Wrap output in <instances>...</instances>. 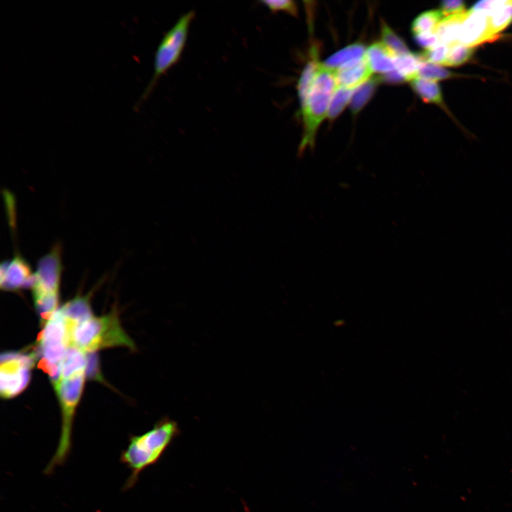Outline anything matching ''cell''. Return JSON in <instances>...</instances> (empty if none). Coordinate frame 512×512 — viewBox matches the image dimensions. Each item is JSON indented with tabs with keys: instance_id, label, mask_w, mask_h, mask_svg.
Instances as JSON below:
<instances>
[{
	"instance_id": "6da1fadb",
	"label": "cell",
	"mask_w": 512,
	"mask_h": 512,
	"mask_svg": "<svg viewBox=\"0 0 512 512\" xmlns=\"http://www.w3.org/2000/svg\"><path fill=\"white\" fill-rule=\"evenodd\" d=\"M179 434L178 424L164 417L144 434L132 435L119 458L120 462L130 471L123 489H132L137 482L141 472L156 464Z\"/></svg>"
},
{
	"instance_id": "7a4b0ae2",
	"label": "cell",
	"mask_w": 512,
	"mask_h": 512,
	"mask_svg": "<svg viewBox=\"0 0 512 512\" xmlns=\"http://www.w3.org/2000/svg\"><path fill=\"white\" fill-rule=\"evenodd\" d=\"M337 87L336 70L321 63L306 95L300 101L304 132L299 146V154L306 148L314 146L317 129L328 115L331 100Z\"/></svg>"
},
{
	"instance_id": "3957f363",
	"label": "cell",
	"mask_w": 512,
	"mask_h": 512,
	"mask_svg": "<svg viewBox=\"0 0 512 512\" xmlns=\"http://www.w3.org/2000/svg\"><path fill=\"white\" fill-rule=\"evenodd\" d=\"M71 345L85 353L115 346L135 348L133 341L122 329L114 309L106 315L92 316L77 326L72 333Z\"/></svg>"
},
{
	"instance_id": "277c9868",
	"label": "cell",
	"mask_w": 512,
	"mask_h": 512,
	"mask_svg": "<svg viewBox=\"0 0 512 512\" xmlns=\"http://www.w3.org/2000/svg\"><path fill=\"white\" fill-rule=\"evenodd\" d=\"M85 375V369L80 370L67 378L60 380L54 387L60 401L62 425L58 444L46 466V474H50L57 466L63 465L70 454L73 423L82 393Z\"/></svg>"
},
{
	"instance_id": "5b68a950",
	"label": "cell",
	"mask_w": 512,
	"mask_h": 512,
	"mask_svg": "<svg viewBox=\"0 0 512 512\" xmlns=\"http://www.w3.org/2000/svg\"><path fill=\"white\" fill-rule=\"evenodd\" d=\"M194 16L193 11L185 13L164 35L154 55L152 78L138 101L137 107L149 96L160 78L179 60Z\"/></svg>"
},
{
	"instance_id": "8992f818",
	"label": "cell",
	"mask_w": 512,
	"mask_h": 512,
	"mask_svg": "<svg viewBox=\"0 0 512 512\" xmlns=\"http://www.w3.org/2000/svg\"><path fill=\"white\" fill-rule=\"evenodd\" d=\"M61 255V246L56 244L38 260L31 288L34 305L43 307L58 305L63 267Z\"/></svg>"
},
{
	"instance_id": "52a82bcc",
	"label": "cell",
	"mask_w": 512,
	"mask_h": 512,
	"mask_svg": "<svg viewBox=\"0 0 512 512\" xmlns=\"http://www.w3.org/2000/svg\"><path fill=\"white\" fill-rule=\"evenodd\" d=\"M36 351H9L1 353L0 393L2 398H12L28 386L31 369L36 360Z\"/></svg>"
},
{
	"instance_id": "ba28073f",
	"label": "cell",
	"mask_w": 512,
	"mask_h": 512,
	"mask_svg": "<svg viewBox=\"0 0 512 512\" xmlns=\"http://www.w3.org/2000/svg\"><path fill=\"white\" fill-rule=\"evenodd\" d=\"M33 273L28 262L18 252H16L11 260L4 261L1 265V289L7 292L31 289Z\"/></svg>"
},
{
	"instance_id": "9c48e42d",
	"label": "cell",
	"mask_w": 512,
	"mask_h": 512,
	"mask_svg": "<svg viewBox=\"0 0 512 512\" xmlns=\"http://www.w3.org/2000/svg\"><path fill=\"white\" fill-rule=\"evenodd\" d=\"M494 38L489 16L481 12L468 11L461 27L459 43L473 48Z\"/></svg>"
},
{
	"instance_id": "30bf717a",
	"label": "cell",
	"mask_w": 512,
	"mask_h": 512,
	"mask_svg": "<svg viewBox=\"0 0 512 512\" xmlns=\"http://www.w3.org/2000/svg\"><path fill=\"white\" fill-rule=\"evenodd\" d=\"M373 74L366 55L336 70L338 87L356 89L368 80Z\"/></svg>"
},
{
	"instance_id": "8fae6325",
	"label": "cell",
	"mask_w": 512,
	"mask_h": 512,
	"mask_svg": "<svg viewBox=\"0 0 512 512\" xmlns=\"http://www.w3.org/2000/svg\"><path fill=\"white\" fill-rule=\"evenodd\" d=\"M90 299V294L77 295L60 309L71 334L77 326L92 317Z\"/></svg>"
},
{
	"instance_id": "7c38bea8",
	"label": "cell",
	"mask_w": 512,
	"mask_h": 512,
	"mask_svg": "<svg viewBox=\"0 0 512 512\" xmlns=\"http://www.w3.org/2000/svg\"><path fill=\"white\" fill-rule=\"evenodd\" d=\"M365 55L373 73L385 74L395 69L397 55L382 42L371 44Z\"/></svg>"
},
{
	"instance_id": "4fadbf2b",
	"label": "cell",
	"mask_w": 512,
	"mask_h": 512,
	"mask_svg": "<svg viewBox=\"0 0 512 512\" xmlns=\"http://www.w3.org/2000/svg\"><path fill=\"white\" fill-rule=\"evenodd\" d=\"M464 13L443 18L438 24L435 33L439 42L449 46L459 43L462 23L467 14Z\"/></svg>"
},
{
	"instance_id": "5bb4252c",
	"label": "cell",
	"mask_w": 512,
	"mask_h": 512,
	"mask_svg": "<svg viewBox=\"0 0 512 512\" xmlns=\"http://www.w3.org/2000/svg\"><path fill=\"white\" fill-rule=\"evenodd\" d=\"M85 353L75 346H70L60 363V379L67 378L86 368Z\"/></svg>"
},
{
	"instance_id": "9a60e30c",
	"label": "cell",
	"mask_w": 512,
	"mask_h": 512,
	"mask_svg": "<svg viewBox=\"0 0 512 512\" xmlns=\"http://www.w3.org/2000/svg\"><path fill=\"white\" fill-rule=\"evenodd\" d=\"M366 49L361 43H353L334 53L322 64L329 68L338 70L344 65L365 55Z\"/></svg>"
},
{
	"instance_id": "2e32d148",
	"label": "cell",
	"mask_w": 512,
	"mask_h": 512,
	"mask_svg": "<svg viewBox=\"0 0 512 512\" xmlns=\"http://www.w3.org/2000/svg\"><path fill=\"white\" fill-rule=\"evenodd\" d=\"M413 90L426 102L442 105L443 104L442 95L438 83L420 78H416L410 81Z\"/></svg>"
},
{
	"instance_id": "e0dca14e",
	"label": "cell",
	"mask_w": 512,
	"mask_h": 512,
	"mask_svg": "<svg viewBox=\"0 0 512 512\" xmlns=\"http://www.w3.org/2000/svg\"><path fill=\"white\" fill-rule=\"evenodd\" d=\"M425 62L421 54L408 53L395 58V69L405 80L411 81L418 78L419 70Z\"/></svg>"
},
{
	"instance_id": "ac0fdd59",
	"label": "cell",
	"mask_w": 512,
	"mask_h": 512,
	"mask_svg": "<svg viewBox=\"0 0 512 512\" xmlns=\"http://www.w3.org/2000/svg\"><path fill=\"white\" fill-rule=\"evenodd\" d=\"M443 18L444 17L440 9L424 11L413 21L412 32L415 36L434 33Z\"/></svg>"
},
{
	"instance_id": "d6986e66",
	"label": "cell",
	"mask_w": 512,
	"mask_h": 512,
	"mask_svg": "<svg viewBox=\"0 0 512 512\" xmlns=\"http://www.w3.org/2000/svg\"><path fill=\"white\" fill-rule=\"evenodd\" d=\"M380 82V77H371L355 90L351 100V110L353 114L358 112L366 105Z\"/></svg>"
},
{
	"instance_id": "ffe728a7",
	"label": "cell",
	"mask_w": 512,
	"mask_h": 512,
	"mask_svg": "<svg viewBox=\"0 0 512 512\" xmlns=\"http://www.w3.org/2000/svg\"><path fill=\"white\" fill-rule=\"evenodd\" d=\"M312 51L311 58L304 67L297 83V91L300 101L306 95L321 64L317 60L316 50Z\"/></svg>"
},
{
	"instance_id": "44dd1931",
	"label": "cell",
	"mask_w": 512,
	"mask_h": 512,
	"mask_svg": "<svg viewBox=\"0 0 512 512\" xmlns=\"http://www.w3.org/2000/svg\"><path fill=\"white\" fill-rule=\"evenodd\" d=\"M488 16L491 33L496 37L512 22V0H507Z\"/></svg>"
},
{
	"instance_id": "7402d4cb",
	"label": "cell",
	"mask_w": 512,
	"mask_h": 512,
	"mask_svg": "<svg viewBox=\"0 0 512 512\" xmlns=\"http://www.w3.org/2000/svg\"><path fill=\"white\" fill-rule=\"evenodd\" d=\"M355 90L356 89L337 87L331 98L327 115L330 119L336 118L343 111L347 104L351 102Z\"/></svg>"
},
{
	"instance_id": "603a6c76",
	"label": "cell",
	"mask_w": 512,
	"mask_h": 512,
	"mask_svg": "<svg viewBox=\"0 0 512 512\" xmlns=\"http://www.w3.org/2000/svg\"><path fill=\"white\" fill-rule=\"evenodd\" d=\"M382 43L389 48L397 56L410 53L403 40L385 22L381 27Z\"/></svg>"
},
{
	"instance_id": "cb8c5ba5",
	"label": "cell",
	"mask_w": 512,
	"mask_h": 512,
	"mask_svg": "<svg viewBox=\"0 0 512 512\" xmlns=\"http://www.w3.org/2000/svg\"><path fill=\"white\" fill-rule=\"evenodd\" d=\"M474 48L457 43L449 46L447 57L443 65L458 66L469 60Z\"/></svg>"
},
{
	"instance_id": "d4e9b609",
	"label": "cell",
	"mask_w": 512,
	"mask_h": 512,
	"mask_svg": "<svg viewBox=\"0 0 512 512\" xmlns=\"http://www.w3.org/2000/svg\"><path fill=\"white\" fill-rule=\"evenodd\" d=\"M456 76L454 73L444 68L439 65L424 62L418 73V78L432 80L438 81L445 80Z\"/></svg>"
},
{
	"instance_id": "484cf974",
	"label": "cell",
	"mask_w": 512,
	"mask_h": 512,
	"mask_svg": "<svg viewBox=\"0 0 512 512\" xmlns=\"http://www.w3.org/2000/svg\"><path fill=\"white\" fill-rule=\"evenodd\" d=\"M449 49V46L439 43L434 47L426 50L421 55L425 62L443 65L447 57Z\"/></svg>"
},
{
	"instance_id": "4316f807",
	"label": "cell",
	"mask_w": 512,
	"mask_h": 512,
	"mask_svg": "<svg viewBox=\"0 0 512 512\" xmlns=\"http://www.w3.org/2000/svg\"><path fill=\"white\" fill-rule=\"evenodd\" d=\"M273 13L284 11L292 16H297L298 9L296 3L289 0H265L261 1Z\"/></svg>"
},
{
	"instance_id": "83f0119b",
	"label": "cell",
	"mask_w": 512,
	"mask_h": 512,
	"mask_svg": "<svg viewBox=\"0 0 512 512\" xmlns=\"http://www.w3.org/2000/svg\"><path fill=\"white\" fill-rule=\"evenodd\" d=\"M87 364L85 374L90 378L103 382V378L100 370L99 358L96 352L86 353Z\"/></svg>"
},
{
	"instance_id": "f1b7e54d",
	"label": "cell",
	"mask_w": 512,
	"mask_h": 512,
	"mask_svg": "<svg viewBox=\"0 0 512 512\" xmlns=\"http://www.w3.org/2000/svg\"><path fill=\"white\" fill-rule=\"evenodd\" d=\"M38 367L49 375L54 387L58 383L60 379V365L42 358L38 362Z\"/></svg>"
},
{
	"instance_id": "f546056e",
	"label": "cell",
	"mask_w": 512,
	"mask_h": 512,
	"mask_svg": "<svg viewBox=\"0 0 512 512\" xmlns=\"http://www.w3.org/2000/svg\"><path fill=\"white\" fill-rule=\"evenodd\" d=\"M444 17L466 12L465 4L459 0H447L442 1L441 9Z\"/></svg>"
},
{
	"instance_id": "4dcf8cb0",
	"label": "cell",
	"mask_w": 512,
	"mask_h": 512,
	"mask_svg": "<svg viewBox=\"0 0 512 512\" xmlns=\"http://www.w3.org/2000/svg\"><path fill=\"white\" fill-rule=\"evenodd\" d=\"M506 1H480L472 6L470 11L481 12L487 16L503 5Z\"/></svg>"
},
{
	"instance_id": "1f68e13d",
	"label": "cell",
	"mask_w": 512,
	"mask_h": 512,
	"mask_svg": "<svg viewBox=\"0 0 512 512\" xmlns=\"http://www.w3.org/2000/svg\"><path fill=\"white\" fill-rule=\"evenodd\" d=\"M415 38L417 43L426 50L430 49L440 43L435 32L417 35L415 36Z\"/></svg>"
},
{
	"instance_id": "d6a6232c",
	"label": "cell",
	"mask_w": 512,
	"mask_h": 512,
	"mask_svg": "<svg viewBox=\"0 0 512 512\" xmlns=\"http://www.w3.org/2000/svg\"><path fill=\"white\" fill-rule=\"evenodd\" d=\"M380 78L381 80H385L391 83H399L405 80L404 78L396 69L383 74Z\"/></svg>"
}]
</instances>
